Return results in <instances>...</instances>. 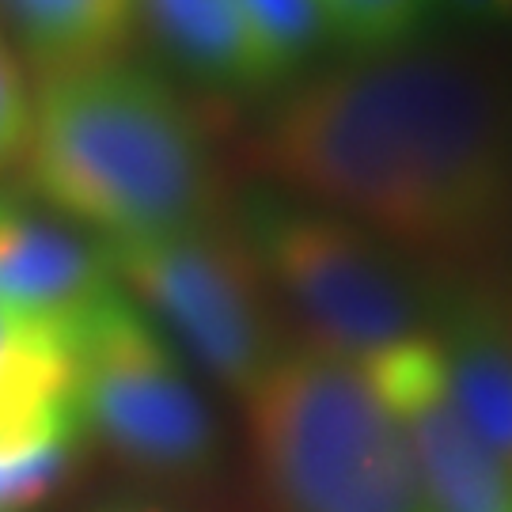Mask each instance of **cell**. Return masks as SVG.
I'll use <instances>...</instances> for the list:
<instances>
[{
	"label": "cell",
	"instance_id": "30bf717a",
	"mask_svg": "<svg viewBox=\"0 0 512 512\" xmlns=\"http://www.w3.org/2000/svg\"><path fill=\"white\" fill-rule=\"evenodd\" d=\"M133 16L202 88L262 95L277 84L236 0H133Z\"/></svg>",
	"mask_w": 512,
	"mask_h": 512
},
{
	"label": "cell",
	"instance_id": "e0dca14e",
	"mask_svg": "<svg viewBox=\"0 0 512 512\" xmlns=\"http://www.w3.org/2000/svg\"><path fill=\"white\" fill-rule=\"evenodd\" d=\"M448 16L486 31H512V0H433Z\"/></svg>",
	"mask_w": 512,
	"mask_h": 512
},
{
	"label": "cell",
	"instance_id": "9a60e30c",
	"mask_svg": "<svg viewBox=\"0 0 512 512\" xmlns=\"http://www.w3.org/2000/svg\"><path fill=\"white\" fill-rule=\"evenodd\" d=\"M334 38L357 54H387L414 46L421 27L437 12L433 0H319Z\"/></svg>",
	"mask_w": 512,
	"mask_h": 512
},
{
	"label": "cell",
	"instance_id": "ac0fdd59",
	"mask_svg": "<svg viewBox=\"0 0 512 512\" xmlns=\"http://www.w3.org/2000/svg\"><path fill=\"white\" fill-rule=\"evenodd\" d=\"M92 512H171V509L160 505V501H152V497L122 494V497H107V501L92 505Z\"/></svg>",
	"mask_w": 512,
	"mask_h": 512
},
{
	"label": "cell",
	"instance_id": "6da1fadb",
	"mask_svg": "<svg viewBox=\"0 0 512 512\" xmlns=\"http://www.w3.org/2000/svg\"><path fill=\"white\" fill-rule=\"evenodd\" d=\"M281 194L406 255L478 258L512 236V84L433 46L361 54L296 84L258 129Z\"/></svg>",
	"mask_w": 512,
	"mask_h": 512
},
{
	"label": "cell",
	"instance_id": "2e32d148",
	"mask_svg": "<svg viewBox=\"0 0 512 512\" xmlns=\"http://www.w3.org/2000/svg\"><path fill=\"white\" fill-rule=\"evenodd\" d=\"M31 133V88L19 73L12 46L0 35V171L16 167Z\"/></svg>",
	"mask_w": 512,
	"mask_h": 512
},
{
	"label": "cell",
	"instance_id": "4fadbf2b",
	"mask_svg": "<svg viewBox=\"0 0 512 512\" xmlns=\"http://www.w3.org/2000/svg\"><path fill=\"white\" fill-rule=\"evenodd\" d=\"M88 448L76 410L0 425V512H27L69 482Z\"/></svg>",
	"mask_w": 512,
	"mask_h": 512
},
{
	"label": "cell",
	"instance_id": "8992f818",
	"mask_svg": "<svg viewBox=\"0 0 512 512\" xmlns=\"http://www.w3.org/2000/svg\"><path fill=\"white\" fill-rule=\"evenodd\" d=\"M103 243V239H99ZM118 289L186 365L247 403L296 338L285 334L251 243L228 220L171 236L103 243Z\"/></svg>",
	"mask_w": 512,
	"mask_h": 512
},
{
	"label": "cell",
	"instance_id": "ba28073f",
	"mask_svg": "<svg viewBox=\"0 0 512 512\" xmlns=\"http://www.w3.org/2000/svg\"><path fill=\"white\" fill-rule=\"evenodd\" d=\"M429 342L463 418L512 467V293L437 277Z\"/></svg>",
	"mask_w": 512,
	"mask_h": 512
},
{
	"label": "cell",
	"instance_id": "7c38bea8",
	"mask_svg": "<svg viewBox=\"0 0 512 512\" xmlns=\"http://www.w3.org/2000/svg\"><path fill=\"white\" fill-rule=\"evenodd\" d=\"M76 410L69 330L0 304V425Z\"/></svg>",
	"mask_w": 512,
	"mask_h": 512
},
{
	"label": "cell",
	"instance_id": "9c48e42d",
	"mask_svg": "<svg viewBox=\"0 0 512 512\" xmlns=\"http://www.w3.org/2000/svg\"><path fill=\"white\" fill-rule=\"evenodd\" d=\"M118 293L103 243L0 205V304L31 319L73 330L88 311Z\"/></svg>",
	"mask_w": 512,
	"mask_h": 512
},
{
	"label": "cell",
	"instance_id": "8fae6325",
	"mask_svg": "<svg viewBox=\"0 0 512 512\" xmlns=\"http://www.w3.org/2000/svg\"><path fill=\"white\" fill-rule=\"evenodd\" d=\"M0 19L42 73L114 61L133 31V0H0Z\"/></svg>",
	"mask_w": 512,
	"mask_h": 512
},
{
	"label": "cell",
	"instance_id": "3957f363",
	"mask_svg": "<svg viewBox=\"0 0 512 512\" xmlns=\"http://www.w3.org/2000/svg\"><path fill=\"white\" fill-rule=\"evenodd\" d=\"M243 406L274 512H429L399 425L357 365L293 342Z\"/></svg>",
	"mask_w": 512,
	"mask_h": 512
},
{
	"label": "cell",
	"instance_id": "52a82bcc",
	"mask_svg": "<svg viewBox=\"0 0 512 512\" xmlns=\"http://www.w3.org/2000/svg\"><path fill=\"white\" fill-rule=\"evenodd\" d=\"M361 372L399 425L429 512H512V467L463 418L429 338Z\"/></svg>",
	"mask_w": 512,
	"mask_h": 512
},
{
	"label": "cell",
	"instance_id": "5b68a950",
	"mask_svg": "<svg viewBox=\"0 0 512 512\" xmlns=\"http://www.w3.org/2000/svg\"><path fill=\"white\" fill-rule=\"evenodd\" d=\"M73 403L84 440L129 475L194 490L220 471L224 440L190 365L122 289L73 330Z\"/></svg>",
	"mask_w": 512,
	"mask_h": 512
},
{
	"label": "cell",
	"instance_id": "5bb4252c",
	"mask_svg": "<svg viewBox=\"0 0 512 512\" xmlns=\"http://www.w3.org/2000/svg\"><path fill=\"white\" fill-rule=\"evenodd\" d=\"M277 80L300 73L334 38L319 0H236Z\"/></svg>",
	"mask_w": 512,
	"mask_h": 512
},
{
	"label": "cell",
	"instance_id": "277c9868",
	"mask_svg": "<svg viewBox=\"0 0 512 512\" xmlns=\"http://www.w3.org/2000/svg\"><path fill=\"white\" fill-rule=\"evenodd\" d=\"M239 232L277 308L304 330L300 342L368 368L429 338L437 277L357 220L293 194H255Z\"/></svg>",
	"mask_w": 512,
	"mask_h": 512
},
{
	"label": "cell",
	"instance_id": "7a4b0ae2",
	"mask_svg": "<svg viewBox=\"0 0 512 512\" xmlns=\"http://www.w3.org/2000/svg\"><path fill=\"white\" fill-rule=\"evenodd\" d=\"M19 164L42 202L103 243L224 220V175L202 118L122 57L38 76Z\"/></svg>",
	"mask_w": 512,
	"mask_h": 512
}]
</instances>
